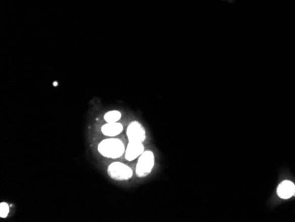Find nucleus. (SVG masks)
Segmentation results:
<instances>
[{
	"label": "nucleus",
	"instance_id": "1",
	"mask_svg": "<svg viewBox=\"0 0 295 222\" xmlns=\"http://www.w3.org/2000/svg\"><path fill=\"white\" fill-rule=\"evenodd\" d=\"M125 150L124 143L118 139H105L98 145V152L109 159L120 158L125 153Z\"/></svg>",
	"mask_w": 295,
	"mask_h": 222
},
{
	"label": "nucleus",
	"instance_id": "2",
	"mask_svg": "<svg viewBox=\"0 0 295 222\" xmlns=\"http://www.w3.org/2000/svg\"><path fill=\"white\" fill-rule=\"evenodd\" d=\"M155 165V156L150 151H147L139 157L136 166V174L138 177H144L151 173Z\"/></svg>",
	"mask_w": 295,
	"mask_h": 222
},
{
	"label": "nucleus",
	"instance_id": "3",
	"mask_svg": "<svg viewBox=\"0 0 295 222\" xmlns=\"http://www.w3.org/2000/svg\"><path fill=\"white\" fill-rule=\"evenodd\" d=\"M108 174L116 180H129L133 176V170L125 164L114 162L108 167Z\"/></svg>",
	"mask_w": 295,
	"mask_h": 222
},
{
	"label": "nucleus",
	"instance_id": "4",
	"mask_svg": "<svg viewBox=\"0 0 295 222\" xmlns=\"http://www.w3.org/2000/svg\"><path fill=\"white\" fill-rule=\"evenodd\" d=\"M127 135L129 142H143L146 138V132L141 123L133 122L127 130Z\"/></svg>",
	"mask_w": 295,
	"mask_h": 222
},
{
	"label": "nucleus",
	"instance_id": "5",
	"mask_svg": "<svg viewBox=\"0 0 295 222\" xmlns=\"http://www.w3.org/2000/svg\"><path fill=\"white\" fill-rule=\"evenodd\" d=\"M144 153V146L143 142H129V145L125 149V160L133 161L139 158Z\"/></svg>",
	"mask_w": 295,
	"mask_h": 222
},
{
	"label": "nucleus",
	"instance_id": "6",
	"mask_svg": "<svg viewBox=\"0 0 295 222\" xmlns=\"http://www.w3.org/2000/svg\"><path fill=\"white\" fill-rule=\"evenodd\" d=\"M277 194L282 199H288L295 195V185L291 180H284L278 185Z\"/></svg>",
	"mask_w": 295,
	"mask_h": 222
},
{
	"label": "nucleus",
	"instance_id": "7",
	"mask_svg": "<svg viewBox=\"0 0 295 222\" xmlns=\"http://www.w3.org/2000/svg\"><path fill=\"white\" fill-rule=\"evenodd\" d=\"M123 131V126L118 122H107L102 127V132L107 136H116Z\"/></svg>",
	"mask_w": 295,
	"mask_h": 222
},
{
	"label": "nucleus",
	"instance_id": "8",
	"mask_svg": "<svg viewBox=\"0 0 295 222\" xmlns=\"http://www.w3.org/2000/svg\"><path fill=\"white\" fill-rule=\"evenodd\" d=\"M121 118V114L118 111L108 112L104 115V120L107 122H117Z\"/></svg>",
	"mask_w": 295,
	"mask_h": 222
},
{
	"label": "nucleus",
	"instance_id": "9",
	"mask_svg": "<svg viewBox=\"0 0 295 222\" xmlns=\"http://www.w3.org/2000/svg\"><path fill=\"white\" fill-rule=\"evenodd\" d=\"M9 213V205L7 203H1L0 204V217L1 218H7Z\"/></svg>",
	"mask_w": 295,
	"mask_h": 222
}]
</instances>
